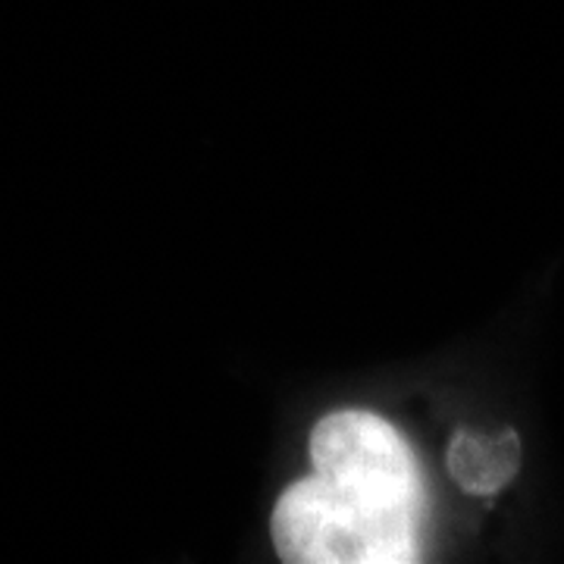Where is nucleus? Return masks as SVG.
I'll return each mask as SVG.
<instances>
[{"label": "nucleus", "mask_w": 564, "mask_h": 564, "mask_svg": "<svg viewBox=\"0 0 564 564\" xmlns=\"http://www.w3.org/2000/svg\"><path fill=\"white\" fill-rule=\"evenodd\" d=\"M417 518L314 474L280 496L273 543L285 562L299 564H408L417 562Z\"/></svg>", "instance_id": "obj_1"}, {"label": "nucleus", "mask_w": 564, "mask_h": 564, "mask_svg": "<svg viewBox=\"0 0 564 564\" xmlns=\"http://www.w3.org/2000/svg\"><path fill=\"white\" fill-rule=\"evenodd\" d=\"M314 474L345 492L417 511L423 486L417 462L395 426L367 411H336L311 433Z\"/></svg>", "instance_id": "obj_2"}, {"label": "nucleus", "mask_w": 564, "mask_h": 564, "mask_svg": "<svg viewBox=\"0 0 564 564\" xmlns=\"http://www.w3.org/2000/svg\"><path fill=\"white\" fill-rule=\"evenodd\" d=\"M518 467V440L502 436H470L458 433L448 445V470L467 492H496Z\"/></svg>", "instance_id": "obj_3"}]
</instances>
